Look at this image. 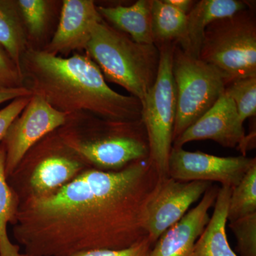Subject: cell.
Instances as JSON below:
<instances>
[{
    "label": "cell",
    "mask_w": 256,
    "mask_h": 256,
    "mask_svg": "<svg viewBox=\"0 0 256 256\" xmlns=\"http://www.w3.org/2000/svg\"><path fill=\"white\" fill-rule=\"evenodd\" d=\"M176 44L158 46V76L141 101V120L146 129L150 156L161 180L168 176V161L173 144L176 118V94L172 75V57Z\"/></svg>",
    "instance_id": "ba28073f"
},
{
    "label": "cell",
    "mask_w": 256,
    "mask_h": 256,
    "mask_svg": "<svg viewBox=\"0 0 256 256\" xmlns=\"http://www.w3.org/2000/svg\"><path fill=\"white\" fill-rule=\"evenodd\" d=\"M232 188H218L213 215L196 242L191 256H238L229 246L226 225Z\"/></svg>",
    "instance_id": "e0dca14e"
},
{
    "label": "cell",
    "mask_w": 256,
    "mask_h": 256,
    "mask_svg": "<svg viewBox=\"0 0 256 256\" xmlns=\"http://www.w3.org/2000/svg\"><path fill=\"white\" fill-rule=\"evenodd\" d=\"M240 256H256V213L230 222Z\"/></svg>",
    "instance_id": "cb8c5ba5"
},
{
    "label": "cell",
    "mask_w": 256,
    "mask_h": 256,
    "mask_svg": "<svg viewBox=\"0 0 256 256\" xmlns=\"http://www.w3.org/2000/svg\"><path fill=\"white\" fill-rule=\"evenodd\" d=\"M188 23V14L170 6L164 0H152V33L156 47L176 44L186 53Z\"/></svg>",
    "instance_id": "ac0fdd59"
},
{
    "label": "cell",
    "mask_w": 256,
    "mask_h": 256,
    "mask_svg": "<svg viewBox=\"0 0 256 256\" xmlns=\"http://www.w3.org/2000/svg\"><path fill=\"white\" fill-rule=\"evenodd\" d=\"M28 40L16 1L0 0V46L20 68L22 57L28 48Z\"/></svg>",
    "instance_id": "d6986e66"
},
{
    "label": "cell",
    "mask_w": 256,
    "mask_h": 256,
    "mask_svg": "<svg viewBox=\"0 0 256 256\" xmlns=\"http://www.w3.org/2000/svg\"><path fill=\"white\" fill-rule=\"evenodd\" d=\"M254 6L242 0H201L196 2L188 14V52L198 58L204 34L207 26L216 20L232 16Z\"/></svg>",
    "instance_id": "9a60e30c"
},
{
    "label": "cell",
    "mask_w": 256,
    "mask_h": 256,
    "mask_svg": "<svg viewBox=\"0 0 256 256\" xmlns=\"http://www.w3.org/2000/svg\"><path fill=\"white\" fill-rule=\"evenodd\" d=\"M204 140H210L229 148L242 146L245 142L244 122L234 101L226 94L175 140L172 146L182 148L186 143Z\"/></svg>",
    "instance_id": "7c38bea8"
},
{
    "label": "cell",
    "mask_w": 256,
    "mask_h": 256,
    "mask_svg": "<svg viewBox=\"0 0 256 256\" xmlns=\"http://www.w3.org/2000/svg\"><path fill=\"white\" fill-rule=\"evenodd\" d=\"M218 188L210 186L193 210L164 232L151 248L149 256H191L195 244L210 220Z\"/></svg>",
    "instance_id": "4fadbf2b"
},
{
    "label": "cell",
    "mask_w": 256,
    "mask_h": 256,
    "mask_svg": "<svg viewBox=\"0 0 256 256\" xmlns=\"http://www.w3.org/2000/svg\"><path fill=\"white\" fill-rule=\"evenodd\" d=\"M21 69L28 88L60 112H86L114 121L141 119L140 100L112 90L88 55L62 58L28 48L22 57Z\"/></svg>",
    "instance_id": "7a4b0ae2"
},
{
    "label": "cell",
    "mask_w": 256,
    "mask_h": 256,
    "mask_svg": "<svg viewBox=\"0 0 256 256\" xmlns=\"http://www.w3.org/2000/svg\"><path fill=\"white\" fill-rule=\"evenodd\" d=\"M85 50L106 80L124 88L140 102L156 82L159 48L133 41L104 20L94 26Z\"/></svg>",
    "instance_id": "277c9868"
},
{
    "label": "cell",
    "mask_w": 256,
    "mask_h": 256,
    "mask_svg": "<svg viewBox=\"0 0 256 256\" xmlns=\"http://www.w3.org/2000/svg\"><path fill=\"white\" fill-rule=\"evenodd\" d=\"M255 164V158H224L172 146L168 161V176L182 182H218L222 186L234 188Z\"/></svg>",
    "instance_id": "30bf717a"
},
{
    "label": "cell",
    "mask_w": 256,
    "mask_h": 256,
    "mask_svg": "<svg viewBox=\"0 0 256 256\" xmlns=\"http://www.w3.org/2000/svg\"><path fill=\"white\" fill-rule=\"evenodd\" d=\"M212 185L210 182H182L170 176L161 180L148 208V234L152 246L186 214Z\"/></svg>",
    "instance_id": "8fae6325"
},
{
    "label": "cell",
    "mask_w": 256,
    "mask_h": 256,
    "mask_svg": "<svg viewBox=\"0 0 256 256\" xmlns=\"http://www.w3.org/2000/svg\"><path fill=\"white\" fill-rule=\"evenodd\" d=\"M18 200L10 188L5 173V150L0 144V256H30L21 252V247L12 242L8 235L9 224H14Z\"/></svg>",
    "instance_id": "ffe728a7"
},
{
    "label": "cell",
    "mask_w": 256,
    "mask_h": 256,
    "mask_svg": "<svg viewBox=\"0 0 256 256\" xmlns=\"http://www.w3.org/2000/svg\"><path fill=\"white\" fill-rule=\"evenodd\" d=\"M198 58L220 70L227 85L256 77V18L254 6L216 20L204 34Z\"/></svg>",
    "instance_id": "8992f818"
},
{
    "label": "cell",
    "mask_w": 256,
    "mask_h": 256,
    "mask_svg": "<svg viewBox=\"0 0 256 256\" xmlns=\"http://www.w3.org/2000/svg\"><path fill=\"white\" fill-rule=\"evenodd\" d=\"M172 75L176 94L173 142L225 94L227 84L218 69L175 45Z\"/></svg>",
    "instance_id": "52a82bcc"
},
{
    "label": "cell",
    "mask_w": 256,
    "mask_h": 256,
    "mask_svg": "<svg viewBox=\"0 0 256 256\" xmlns=\"http://www.w3.org/2000/svg\"><path fill=\"white\" fill-rule=\"evenodd\" d=\"M31 96H23L12 100L9 105L0 110V144L15 119L30 102Z\"/></svg>",
    "instance_id": "4316f807"
},
{
    "label": "cell",
    "mask_w": 256,
    "mask_h": 256,
    "mask_svg": "<svg viewBox=\"0 0 256 256\" xmlns=\"http://www.w3.org/2000/svg\"><path fill=\"white\" fill-rule=\"evenodd\" d=\"M32 95H33V92L26 86L0 90V104L6 102V101L13 100L18 98Z\"/></svg>",
    "instance_id": "83f0119b"
},
{
    "label": "cell",
    "mask_w": 256,
    "mask_h": 256,
    "mask_svg": "<svg viewBox=\"0 0 256 256\" xmlns=\"http://www.w3.org/2000/svg\"><path fill=\"white\" fill-rule=\"evenodd\" d=\"M152 246L148 236L141 242L126 248L119 250L101 249L90 250L74 256H149Z\"/></svg>",
    "instance_id": "484cf974"
},
{
    "label": "cell",
    "mask_w": 256,
    "mask_h": 256,
    "mask_svg": "<svg viewBox=\"0 0 256 256\" xmlns=\"http://www.w3.org/2000/svg\"><path fill=\"white\" fill-rule=\"evenodd\" d=\"M82 132L66 124L58 129L63 140L88 164L102 171H118L148 159L149 142L142 120L114 121L90 114Z\"/></svg>",
    "instance_id": "3957f363"
},
{
    "label": "cell",
    "mask_w": 256,
    "mask_h": 256,
    "mask_svg": "<svg viewBox=\"0 0 256 256\" xmlns=\"http://www.w3.org/2000/svg\"><path fill=\"white\" fill-rule=\"evenodd\" d=\"M89 168L56 130L32 146L8 182L20 202L50 195Z\"/></svg>",
    "instance_id": "5b68a950"
},
{
    "label": "cell",
    "mask_w": 256,
    "mask_h": 256,
    "mask_svg": "<svg viewBox=\"0 0 256 256\" xmlns=\"http://www.w3.org/2000/svg\"><path fill=\"white\" fill-rule=\"evenodd\" d=\"M225 94L232 98L244 122L256 116V77L239 79L226 87Z\"/></svg>",
    "instance_id": "7402d4cb"
},
{
    "label": "cell",
    "mask_w": 256,
    "mask_h": 256,
    "mask_svg": "<svg viewBox=\"0 0 256 256\" xmlns=\"http://www.w3.org/2000/svg\"><path fill=\"white\" fill-rule=\"evenodd\" d=\"M26 32L34 38L42 36L46 28L48 2L45 0H18Z\"/></svg>",
    "instance_id": "603a6c76"
},
{
    "label": "cell",
    "mask_w": 256,
    "mask_h": 256,
    "mask_svg": "<svg viewBox=\"0 0 256 256\" xmlns=\"http://www.w3.org/2000/svg\"><path fill=\"white\" fill-rule=\"evenodd\" d=\"M152 0H138L129 6H97L102 20L124 32L133 41L154 44L151 26Z\"/></svg>",
    "instance_id": "2e32d148"
},
{
    "label": "cell",
    "mask_w": 256,
    "mask_h": 256,
    "mask_svg": "<svg viewBox=\"0 0 256 256\" xmlns=\"http://www.w3.org/2000/svg\"><path fill=\"white\" fill-rule=\"evenodd\" d=\"M256 213V164L232 188L227 220L230 222Z\"/></svg>",
    "instance_id": "44dd1931"
},
{
    "label": "cell",
    "mask_w": 256,
    "mask_h": 256,
    "mask_svg": "<svg viewBox=\"0 0 256 256\" xmlns=\"http://www.w3.org/2000/svg\"><path fill=\"white\" fill-rule=\"evenodd\" d=\"M160 181L150 158L118 171L88 168L50 195L20 201L13 236L30 256L126 248L148 236Z\"/></svg>",
    "instance_id": "6da1fadb"
},
{
    "label": "cell",
    "mask_w": 256,
    "mask_h": 256,
    "mask_svg": "<svg viewBox=\"0 0 256 256\" xmlns=\"http://www.w3.org/2000/svg\"><path fill=\"white\" fill-rule=\"evenodd\" d=\"M92 0H64L60 23L44 50L52 54L85 50L96 24L102 21Z\"/></svg>",
    "instance_id": "5bb4252c"
},
{
    "label": "cell",
    "mask_w": 256,
    "mask_h": 256,
    "mask_svg": "<svg viewBox=\"0 0 256 256\" xmlns=\"http://www.w3.org/2000/svg\"><path fill=\"white\" fill-rule=\"evenodd\" d=\"M25 87L22 69L0 46V90Z\"/></svg>",
    "instance_id": "d4e9b609"
},
{
    "label": "cell",
    "mask_w": 256,
    "mask_h": 256,
    "mask_svg": "<svg viewBox=\"0 0 256 256\" xmlns=\"http://www.w3.org/2000/svg\"><path fill=\"white\" fill-rule=\"evenodd\" d=\"M69 114L56 110L42 96H32L28 105L10 126L1 142L5 150L6 178L14 173L32 146L66 124Z\"/></svg>",
    "instance_id": "9c48e42d"
},
{
    "label": "cell",
    "mask_w": 256,
    "mask_h": 256,
    "mask_svg": "<svg viewBox=\"0 0 256 256\" xmlns=\"http://www.w3.org/2000/svg\"><path fill=\"white\" fill-rule=\"evenodd\" d=\"M164 1L170 6L185 14H188L190 13L194 5L196 3V1H192V0H164Z\"/></svg>",
    "instance_id": "f1b7e54d"
}]
</instances>
